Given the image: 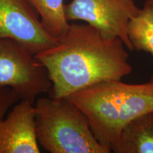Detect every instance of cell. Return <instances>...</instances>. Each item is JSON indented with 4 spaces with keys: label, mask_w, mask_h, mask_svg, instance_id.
I'll return each instance as SVG.
<instances>
[{
    "label": "cell",
    "mask_w": 153,
    "mask_h": 153,
    "mask_svg": "<svg viewBox=\"0 0 153 153\" xmlns=\"http://www.w3.org/2000/svg\"><path fill=\"white\" fill-rule=\"evenodd\" d=\"M0 86L13 89L21 100L34 103L52 87L47 69L16 40L0 37Z\"/></svg>",
    "instance_id": "obj_4"
},
{
    "label": "cell",
    "mask_w": 153,
    "mask_h": 153,
    "mask_svg": "<svg viewBox=\"0 0 153 153\" xmlns=\"http://www.w3.org/2000/svg\"><path fill=\"white\" fill-rule=\"evenodd\" d=\"M150 82H152V83L153 84V74L152 75V76H151V78H150Z\"/></svg>",
    "instance_id": "obj_12"
},
{
    "label": "cell",
    "mask_w": 153,
    "mask_h": 153,
    "mask_svg": "<svg viewBox=\"0 0 153 153\" xmlns=\"http://www.w3.org/2000/svg\"><path fill=\"white\" fill-rule=\"evenodd\" d=\"M127 47L119 38L105 36L91 25L70 24L56 44L35 55L49 74V97L66 98L105 81L131 74Z\"/></svg>",
    "instance_id": "obj_1"
},
{
    "label": "cell",
    "mask_w": 153,
    "mask_h": 153,
    "mask_svg": "<svg viewBox=\"0 0 153 153\" xmlns=\"http://www.w3.org/2000/svg\"><path fill=\"white\" fill-rule=\"evenodd\" d=\"M33 103L20 100L0 120V153H40Z\"/></svg>",
    "instance_id": "obj_7"
},
{
    "label": "cell",
    "mask_w": 153,
    "mask_h": 153,
    "mask_svg": "<svg viewBox=\"0 0 153 153\" xmlns=\"http://www.w3.org/2000/svg\"><path fill=\"white\" fill-rule=\"evenodd\" d=\"M128 36L133 49L153 57V0H146L143 8L130 20Z\"/></svg>",
    "instance_id": "obj_9"
},
{
    "label": "cell",
    "mask_w": 153,
    "mask_h": 153,
    "mask_svg": "<svg viewBox=\"0 0 153 153\" xmlns=\"http://www.w3.org/2000/svg\"><path fill=\"white\" fill-rule=\"evenodd\" d=\"M140 9L133 0H71L65 7L68 22L82 21L106 37L119 38L130 51L128 25Z\"/></svg>",
    "instance_id": "obj_5"
},
{
    "label": "cell",
    "mask_w": 153,
    "mask_h": 153,
    "mask_svg": "<svg viewBox=\"0 0 153 153\" xmlns=\"http://www.w3.org/2000/svg\"><path fill=\"white\" fill-rule=\"evenodd\" d=\"M0 37L16 40L33 55L57 42L27 0H0Z\"/></svg>",
    "instance_id": "obj_6"
},
{
    "label": "cell",
    "mask_w": 153,
    "mask_h": 153,
    "mask_svg": "<svg viewBox=\"0 0 153 153\" xmlns=\"http://www.w3.org/2000/svg\"><path fill=\"white\" fill-rule=\"evenodd\" d=\"M111 152L153 153V111L130 122L122 131Z\"/></svg>",
    "instance_id": "obj_8"
},
{
    "label": "cell",
    "mask_w": 153,
    "mask_h": 153,
    "mask_svg": "<svg viewBox=\"0 0 153 153\" xmlns=\"http://www.w3.org/2000/svg\"><path fill=\"white\" fill-rule=\"evenodd\" d=\"M21 100L20 97L8 87L0 86V120Z\"/></svg>",
    "instance_id": "obj_11"
},
{
    "label": "cell",
    "mask_w": 153,
    "mask_h": 153,
    "mask_svg": "<svg viewBox=\"0 0 153 153\" xmlns=\"http://www.w3.org/2000/svg\"><path fill=\"white\" fill-rule=\"evenodd\" d=\"M38 143L50 153H109L84 113L68 98L40 97L34 104Z\"/></svg>",
    "instance_id": "obj_3"
},
{
    "label": "cell",
    "mask_w": 153,
    "mask_h": 153,
    "mask_svg": "<svg viewBox=\"0 0 153 153\" xmlns=\"http://www.w3.org/2000/svg\"><path fill=\"white\" fill-rule=\"evenodd\" d=\"M66 98L84 113L96 138L111 152L130 122L153 111V84L105 81Z\"/></svg>",
    "instance_id": "obj_2"
},
{
    "label": "cell",
    "mask_w": 153,
    "mask_h": 153,
    "mask_svg": "<svg viewBox=\"0 0 153 153\" xmlns=\"http://www.w3.org/2000/svg\"><path fill=\"white\" fill-rule=\"evenodd\" d=\"M39 16L43 28L52 37L59 38L70 26L64 0H27Z\"/></svg>",
    "instance_id": "obj_10"
}]
</instances>
